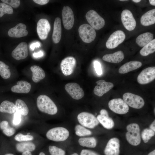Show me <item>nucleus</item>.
<instances>
[{"instance_id": "nucleus-1", "label": "nucleus", "mask_w": 155, "mask_h": 155, "mask_svg": "<svg viewBox=\"0 0 155 155\" xmlns=\"http://www.w3.org/2000/svg\"><path fill=\"white\" fill-rule=\"evenodd\" d=\"M37 105L41 112L50 115L57 113L58 109L53 101L48 96L41 95L37 99Z\"/></svg>"}, {"instance_id": "nucleus-2", "label": "nucleus", "mask_w": 155, "mask_h": 155, "mask_svg": "<svg viewBox=\"0 0 155 155\" xmlns=\"http://www.w3.org/2000/svg\"><path fill=\"white\" fill-rule=\"evenodd\" d=\"M127 132L126 133L127 141L131 145L133 146L139 145L141 143V137L140 128L138 124L132 123L126 127Z\"/></svg>"}, {"instance_id": "nucleus-3", "label": "nucleus", "mask_w": 155, "mask_h": 155, "mask_svg": "<svg viewBox=\"0 0 155 155\" xmlns=\"http://www.w3.org/2000/svg\"><path fill=\"white\" fill-rule=\"evenodd\" d=\"M69 135V132L66 128L62 127H57L49 130L46 133V136L47 138L51 140L61 142L66 140Z\"/></svg>"}, {"instance_id": "nucleus-4", "label": "nucleus", "mask_w": 155, "mask_h": 155, "mask_svg": "<svg viewBox=\"0 0 155 155\" xmlns=\"http://www.w3.org/2000/svg\"><path fill=\"white\" fill-rule=\"evenodd\" d=\"M78 122L82 125L90 129H93L99 123L97 118L93 114L87 112H82L77 116Z\"/></svg>"}, {"instance_id": "nucleus-5", "label": "nucleus", "mask_w": 155, "mask_h": 155, "mask_svg": "<svg viewBox=\"0 0 155 155\" xmlns=\"http://www.w3.org/2000/svg\"><path fill=\"white\" fill-rule=\"evenodd\" d=\"M78 32L80 38L85 43L92 42L96 37L95 30L88 24H84L80 26L78 28Z\"/></svg>"}, {"instance_id": "nucleus-6", "label": "nucleus", "mask_w": 155, "mask_h": 155, "mask_svg": "<svg viewBox=\"0 0 155 155\" xmlns=\"http://www.w3.org/2000/svg\"><path fill=\"white\" fill-rule=\"evenodd\" d=\"M86 18L90 25L94 29L100 30L105 25L104 19L94 10L88 11L86 15Z\"/></svg>"}, {"instance_id": "nucleus-7", "label": "nucleus", "mask_w": 155, "mask_h": 155, "mask_svg": "<svg viewBox=\"0 0 155 155\" xmlns=\"http://www.w3.org/2000/svg\"><path fill=\"white\" fill-rule=\"evenodd\" d=\"M123 100L128 106L136 109L142 108L145 104L144 99L140 96L130 92L124 93Z\"/></svg>"}, {"instance_id": "nucleus-8", "label": "nucleus", "mask_w": 155, "mask_h": 155, "mask_svg": "<svg viewBox=\"0 0 155 155\" xmlns=\"http://www.w3.org/2000/svg\"><path fill=\"white\" fill-rule=\"evenodd\" d=\"M109 108L114 112L119 114H124L129 111V106L120 98L110 100L108 103Z\"/></svg>"}, {"instance_id": "nucleus-9", "label": "nucleus", "mask_w": 155, "mask_h": 155, "mask_svg": "<svg viewBox=\"0 0 155 155\" xmlns=\"http://www.w3.org/2000/svg\"><path fill=\"white\" fill-rule=\"evenodd\" d=\"M125 38V35L123 31H116L110 36L106 42V46L109 49L115 48L121 43Z\"/></svg>"}, {"instance_id": "nucleus-10", "label": "nucleus", "mask_w": 155, "mask_h": 155, "mask_svg": "<svg viewBox=\"0 0 155 155\" xmlns=\"http://www.w3.org/2000/svg\"><path fill=\"white\" fill-rule=\"evenodd\" d=\"M155 78V67H150L143 69L139 74L137 81L141 84H148Z\"/></svg>"}, {"instance_id": "nucleus-11", "label": "nucleus", "mask_w": 155, "mask_h": 155, "mask_svg": "<svg viewBox=\"0 0 155 155\" xmlns=\"http://www.w3.org/2000/svg\"><path fill=\"white\" fill-rule=\"evenodd\" d=\"M65 88L66 92L73 99L78 100L84 96V93L82 88L75 83H69L66 84Z\"/></svg>"}, {"instance_id": "nucleus-12", "label": "nucleus", "mask_w": 155, "mask_h": 155, "mask_svg": "<svg viewBox=\"0 0 155 155\" xmlns=\"http://www.w3.org/2000/svg\"><path fill=\"white\" fill-rule=\"evenodd\" d=\"M63 25L67 30L72 28L74 23L75 19L73 11L70 7L64 6L62 11Z\"/></svg>"}, {"instance_id": "nucleus-13", "label": "nucleus", "mask_w": 155, "mask_h": 155, "mask_svg": "<svg viewBox=\"0 0 155 155\" xmlns=\"http://www.w3.org/2000/svg\"><path fill=\"white\" fill-rule=\"evenodd\" d=\"M76 65V60L72 57H68L61 61L60 68L63 73L65 76L71 75L73 72Z\"/></svg>"}, {"instance_id": "nucleus-14", "label": "nucleus", "mask_w": 155, "mask_h": 155, "mask_svg": "<svg viewBox=\"0 0 155 155\" xmlns=\"http://www.w3.org/2000/svg\"><path fill=\"white\" fill-rule=\"evenodd\" d=\"M122 23L125 28L129 31L133 30L136 26V22L131 12L128 9L123 11L121 15Z\"/></svg>"}, {"instance_id": "nucleus-15", "label": "nucleus", "mask_w": 155, "mask_h": 155, "mask_svg": "<svg viewBox=\"0 0 155 155\" xmlns=\"http://www.w3.org/2000/svg\"><path fill=\"white\" fill-rule=\"evenodd\" d=\"M37 31L40 38L46 39L51 30V26L48 21L45 19L39 20L37 24Z\"/></svg>"}, {"instance_id": "nucleus-16", "label": "nucleus", "mask_w": 155, "mask_h": 155, "mask_svg": "<svg viewBox=\"0 0 155 155\" xmlns=\"http://www.w3.org/2000/svg\"><path fill=\"white\" fill-rule=\"evenodd\" d=\"M120 141L116 137L111 139L107 142L104 150L105 155H119Z\"/></svg>"}, {"instance_id": "nucleus-17", "label": "nucleus", "mask_w": 155, "mask_h": 155, "mask_svg": "<svg viewBox=\"0 0 155 155\" xmlns=\"http://www.w3.org/2000/svg\"><path fill=\"white\" fill-rule=\"evenodd\" d=\"M97 85L94 90V93L98 96H101L108 92L114 87L113 84L110 82H106L103 80H99L96 82Z\"/></svg>"}, {"instance_id": "nucleus-18", "label": "nucleus", "mask_w": 155, "mask_h": 155, "mask_svg": "<svg viewBox=\"0 0 155 155\" xmlns=\"http://www.w3.org/2000/svg\"><path fill=\"white\" fill-rule=\"evenodd\" d=\"M28 55V45L25 42L20 43L11 53L12 57L17 60L26 58Z\"/></svg>"}, {"instance_id": "nucleus-19", "label": "nucleus", "mask_w": 155, "mask_h": 155, "mask_svg": "<svg viewBox=\"0 0 155 155\" xmlns=\"http://www.w3.org/2000/svg\"><path fill=\"white\" fill-rule=\"evenodd\" d=\"M26 26L23 23L17 24L14 27L9 29L8 34L12 38H19L26 36L28 32L26 30Z\"/></svg>"}, {"instance_id": "nucleus-20", "label": "nucleus", "mask_w": 155, "mask_h": 155, "mask_svg": "<svg viewBox=\"0 0 155 155\" xmlns=\"http://www.w3.org/2000/svg\"><path fill=\"white\" fill-rule=\"evenodd\" d=\"M17 85L13 86L11 88L12 92L18 93L27 94L30 91L31 86L28 82L20 80L17 82Z\"/></svg>"}, {"instance_id": "nucleus-21", "label": "nucleus", "mask_w": 155, "mask_h": 155, "mask_svg": "<svg viewBox=\"0 0 155 155\" xmlns=\"http://www.w3.org/2000/svg\"><path fill=\"white\" fill-rule=\"evenodd\" d=\"M61 19L57 17L55 18L54 23L53 30L52 38L53 41L55 44L58 43L61 36Z\"/></svg>"}, {"instance_id": "nucleus-22", "label": "nucleus", "mask_w": 155, "mask_h": 155, "mask_svg": "<svg viewBox=\"0 0 155 155\" xmlns=\"http://www.w3.org/2000/svg\"><path fill=\"white\" fill-rule=\"evenodd\" d=\"M142 63L138 61H131L126 63L119 68V72L121 74H125L135 70L141 67Z\"/></svg>"}, {"instance_id": "nucleus-23", "label": "nucleus", "mask_w": 155, "mask_h": 155, "mask_svg": "<svg viewBox=\"0 0 155 155\" xmlns=\"http://www.w3.org/2000/svg\"><path fill=\"white\" fill-rule=\"evenodd\" d=\"M141 24L144 26L153 25L155 23V9L148 11L144 14L140 19Z\"/></svg>"}, {"instance_id": "nucleus-24", "label": "nucleus", "mask_w": 155, "mask_h": 155, "mask_svg": "<svg viewBox=\"0 0 155 155\" xmlns=\"http://www.w3.org/2000/svg\"><path fill=\"white\" fill-rule=\"evenodd\" d=\"M124 59L123 52L120 51L112 54H107L102 57V59L106 62L113 63H118Z\"/></svg>"}, {"instance_id": "nucleus-25", "label": "nucleus", "mask_w": 155, "mask_h": 155, "mask_svg": "<svg viewBox=\"0 0 155 155\" xmlns=\"http://www.w3.org/2000/svg\"><path fill=\"white\" fill-rule=\"evenodd\" d=\"M30 70L32 73V80L35 83L39 82L45 77L44 71L38 66L32 65L30 67Z\"/></svg>"}, {"instance_id": "nucleus-26", "label": "nucleus", "mask_w": 155, "mask_h": 155, "mask_svg": "<svg viewBox=\"0 0 155 155\" xmlns=\"http://www.w3.org/2000/svg\"><path fill=\"white\" fill-rule=\"evenodd\" d=\"M154 37L153 34L149 32L143 33L137 38L136 42L141 47L144 46L152 40Z\"/></svg>"}, {"instance_id": "nucleus-27", "label": "nucleus", "mask_w": 155, "mask_h": 155, "mask_svg": "<svg viewBox=\"0 0 155 155\" xmlns=\"http://www.w3.org/2000/svg\"><path fill=\"white\" fill-rule=\"evenodd\" d=\"M17 150L19 152H32L35 150L36 146L34 144L30 142H24L17 144Z\"/></svg>"}, {"instance_id": "nucleus-28", "label": "nucleus", "mask_w": 155, "mask_h": 155, "mask_svg": "<svg viewBox=\"0 0 155 155\" xmlns=\"http://www.w3.org/2000/svg\"><path fill=\"white\" fill-rule=\"evenodd\" d=\"M15 105L8 100L3 101L0 105V112L3 113L13 114L16 112Z\"/></svg>"}, {"instance_id": "nucleus-29", "label": "nucleus", "mask_w": 155, "mask_h": 155, "mask_svg": "<svg viewBox=\"0 0 155 155\" xmlns=\"http://www.w3.org/2000/svg\"><path fill=\"white\" fill-rule=\"evenodd\" d=\"M78 142L81 146L89 148H95L97 144V140L93 137H81L79 139Z\"/></svg>"}, {"instance_id": "nucleus-30", "label": "nucleus", "mask_w": 155, "mask_h": 155, "mask_svg": "<svg viewBox=\"0 0 155 155\" xmlns=\"http://www.w3.org/2000/svg\"><path fill=\"white\" fill-rule=\"evenodd\" d=\"M96 118L99 123L105 128L110 129L112 128L114 126V121L109 117H106L99 115Z\"/></svg>"}, {"instance_id": "nucleus-31", "label": "nucleus", "mask_w": 155, "mask_h": 155, "mask_svg": "<svg viewBox=\"0 0 155 155\" xmlns=\"http://www.w3.org/2000/svg\"><path fill=\"white\" fill-rule=\"evenodd\" d=\"M15 107L16 112L21 115L26 116L28 114V108L23 100L19 99H17L16 102Z\"/></svg>"}, {"instance_id": "nucleus-32", "label": "nucleus", "mask_w": 155, "mask_h": 155, "mask_svg": "<svg viewBox=\"0 0 155 155\" xmlns=\"http://www.w3.org/2000/svg\"><path fill=\"white\" fill-rule=\"evenodd\" d=\"M155 51V39L152 40L140 50V53L144 56H147Z\"/></svg>"}, {"instance_id": "nucleus-33", "label": "nucleus", "mask_w": 155, "mask_h": 155, "mask_svg": "<svg viewBox=\"0 0 155 155\" xmlns=\"http://www.w3.org/2000/svg\"><path fill=\"white\" fill-rule=\"evenodd\" d=\"M0 128L3 133L8 136H12L15 132L14 129L10 126L8 122L6 121H3L1 122L0 123Z\"/></svg>"}, {"instance_id": "nucleus-34", "label": "nucleus", "mask_w": 155, "mask_h": 155, "mask_svg": "<svg viewBox=\"0 0 155 155\" xmlns=\"http://www.w3.org/2000/svg\"><path fill=\"white\" fill-rule=\"evenodd\" d=\"M9 67L8 65L0 61V75L4 79H8L10 77L11 73Z\"/></svg>"}, {"instance_id": "nucleus-35", "label": "nucleus", "mask_w": 155, "mask_h": 155, "mask_svg": "<svg viewBox=\"0 0 155 155\" xmlns=\"http://www.w3.org/2000/svg\"><path fill=\"white\" fill-rule=\"evenodd\" d=\"M75 130L76 135L79 136H88L92 134V132L90 130L80 125H76Z\"/></svg>"}, {"instance_id": "nucleus-36", "label": "nucleus", "mask_w": 155, "mask_h": 155, "mask_svg": "<svg viewBox=\"0 0 155 155\" xmlns=\"http://www.w3.org/2000/svg\"><path fill=\"white\" fill-rule=\"evenodd\" d=\"M155 134V131L151 129L146 128L144 129L142 133V138L144 142L146 143Z\"/></svg>"}, {"instance_id": "nucleus-37", "label": "nucleus", "mask_w": 155, "mask_h": 155, "mask_svg": "<svg viewBox=\"0 0 155 155\" xmlns=\"http://www.w3.org/2000/svg\"><path fill=\"white\" fill-rule=\"evenodd\" d=\"M13 13V9L11 7L4 3H0V18L5 14H11Z\"/></svg>"}, {"instance_id": "nucleus-38", "label": "nucleus", "mask_w": 155, "mask_h": 155, "mask_svg": "<svg viewBox=\"0 0 155 155\" xmlns=\"http://www.w3.org/2000/svg\"><path fill=\"white\" fill-rule=\"evenodd\" d=\"M49 150L51 155H65V152L64 150L55 146H49Z\"/></svg>"}, {"instance_id": "nucleus-39", "label": "nucleus", "mask_w": 155, "mask_h": 155, "mask_svg": "<svg viewBox=\"0 0 155 155\" xmlns=\"http://www.w3.org/2000/svg\"><path fill=\"white\" fill-rule=\"evenodd\" d=\"M14 139L17 141L22 142L32 140L34 137L29 135H24L21 133H19L15 136Z\"/></svg>"}, {"instance_id": "nucleus-40", "label": "nucleus", "mask_w": 155, "mask_h": 155, "mask_svg": "<svg viewBox=\"0 0 155 155\" xmlns=\"http://www.w3.org/2000/svg\"><path fill=\"white\" fill-rule=\"evenodd\" d=\"M1 1L14 8L18 7L20 3V1L19 0H1Z\"/></svg>"}, {"instance_id": "nucleus-41", "label": "nucleus", "mask_w": 155, "mask_h": 155, "mask_svg": "<svg viewBox=\"0 0 155 155\" xmlns=\"http://www.w3.org/2000/svg\"><path fill=\"white\" fill-rule=\"evenodd\" d=\"M94 67L97 74L101 75L102 73L101 65L100 63L98 61H95L94 62Z\"/></svg>"}, {"instance_id": "nucleus-42", "label": "nucleus", "mask_w": 155, "mask_h": 155, "mask_svg": "<svg viewBox=\"0 0 155 155\" xmlns=\"http://www.w3.org/2000/svg\"><path fill=\"white\" fill-rule=\"evenodd\" d=\"M21 115L18 113L16 112L13 119V123L15 125H18L21 122Z\"/></svg>"}, {"instance_id": "nucleus-43", "label": "nucleus", "mask_w": 155, "mask_h": 155, "mask_svg": "<svg viewBox=\"0 0 155 155\" xmlns=\"http://www.w3.org/2000/svg\"><path fill=\"white\" fill-rule=\"evenodd\" d=\"M80 155H100L97 153L93 151L83 149L80 153Z\"/></svg>"}, {"instance_id": "nucleus-44", "label": "nucleus", "mask_w": 155, "mask_h": 155, "mask_svg": "<svg viewBox=\"0 0 155 155\" xmlns=\"http://www.w3.org/2000/svg\"><path fill=\"white\" fill-rule=\"evenodd\" d=\"M36 3L40 5H44L47 3L49 1V0H33Z\"/></svg>"}, {"instance_id": "nucleus-45", "label": "nucleus", "mask_w": 155, "mask_h": 155, "mask_svg": "<svg viewBox=\"0 0 155 155\" xmlns=\"http://www.w3.org/2000/svg\"><path fill=\"white\" fill-rule=\"evenodd\" d=\"M100 115L104 116L109 117L108 112L104 109H102L100 111Z\"/></svg>"}, {"instance_id": "nucleus-46", "label": "nucleus", "mask_w": 155, "mask_h": 155, "mask_svg": "<svg viewBox=\"0 0 155 155\" xmlns=\"http://www.w3.org/2000/svg\"><path fill=\"white\" fill-rule=\"evenodd\" d=\"M40 46V43L38 42H36L31 44L30 48L32 50H33L35 47H39Z\"/></svg>"}, {"instance_id": "nucleus-47", "label": "nucleus", "mask_w": 155, "mask_h": 155, "mask_svg": "<svg viewBox=\"0 0 155 155\" xmlns=\"http://www.w3.org/2000/svg\"><path fill=\"white\" fill-rule=\"evenodd\" d=\"M43 55V52L41 51H40L37 53H35L33 54V56L35 57H42Z\"/></svg>"}, {"instance_id": "nucleus-48", "label": "nucleus", "mask_w": 155, "mask_h": 155, "mask_svg": "<svg viewBox=\"0 0 155 155\" xmlns=\"http://www.w3.org/2000/svg\"><path fill=\"white\" fill-rule=\"evenodd\" d=\"M150 129L155 131V120L153 121L150 126Z\"/></svg>"}, {"instance_id": "nucleus-49", "label": "nucleus", "mask_w": 155, "mask_h": 155, "mask_svg": "<svg viewBox=\"0 0 155 155\" xmlns=\"http://www.w3.org/2000/svg\"><path fill=\"white\" fill-rule=\"evenodd\" d=\"M22 155H32L30 152L26 151L22 153Z\"/></svg>"}, {"instance_id": "nucleus-50", "label": "nucleus", "mask_w": 155, "mask_h": 155, "mask_svg": "<svg viewBox=\"0 0 155 155\" xmlns=\"http://www.w3.org/2000/svg\"><path fill=\"white\" fill-rule=\"evenodd\" d=\"M150 3L152 5H155V0H149Z\"/></svg>"}, {"instance_id": "nucleus-51", "label": "nucleus", "mask_w": 155, "mask_h": 155, "mask_svg": "<svg viewBox=\"0 0 155 155\" xmlns=\"http://www.w3.org/2000/svg\"><path fill=\"white\" fill-rule=\"evenodd\" d=\"M148 155H155V150H154L151 152Z\"/></svg>"}, {"instance_id": "nucleus-52", "label": "nucleus", "mask_w": 155, "mask_h": 155, "mask_svg": "<svg viewBox=\"0 0 155 155\" xmlns=\"http://www.w3.org/2000/svg\"><path fill=\"white\" fill-rule=\"evenodd\" d=\"M132 1L135 3H138L140 2L141 1V0H132Z\"/></svg>"}, {"instance_id": "nucleus-53", "label": "nucleus", "mask_w": 155, "mask_h": 155, "mask_svg": "<svg viewBox=\"0 0 155 155\" xmlns=\"http://www.w3.org/2000/svg\"><path fill=\"white\" fill-rule=\"evenodd\" d=\"M39 155H45V154L44 152H41L40 153Z\"/></svg>"}, {"instance_id": "nucleus-54", "label": "nucleus", "mask_w": 155, "mask_h": 155, "mask_svg": "<svg viewBox=\"0 0 155 155\" xmlns=\"http://www.w3.org/2000/svg\"><path fill=\"white\" fill-rule=\"evenodd\" d=\"M70 155H79L77 153L75 152L71 154Z\"/></svg>"}, {"instance_id": "nucleus-55", "label": "nucleus", "mask_w": 155, "mask_h": 155, "mask_svg": "<svg viewBox=\"0 0 155 155\" xmlns=\"http://www.w3.org/2000/svg\"><path fill=\"white\" fill-rule=\"evenodd\" d=\"M5 155H14L11 154H5Z\"/></svg>"}, {"instance_id": "nucleus-56", "label": "nucleus", "mask_w": 155, "mask_h": 155, "mask_svg": "<svg viewBox=\"0 0 155 155\" xmlns=\"http://www.w3.org/2000/svg\"><path fill=\"white\" fill-rule=\"evenodd\" d=\"M128 1V0H120V1Z\"/></svg>"}]
</instances>
